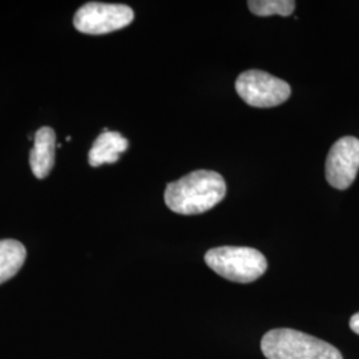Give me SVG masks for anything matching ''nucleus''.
I'll return each instance as SVG.
<instances>
[{"instance_id":"20e7f679","label":"nucleus","mask_w":359,"mask_h":359,"mask_svg":"<svg viewBox=\"0 0 359 359\" xmlns=\"http://www.w3.org/2000/svg\"><path fill=\"white\" fill-rule=\"evenodd\" d=\"M236 90L245 103L256 108L281 105L292 95L286 81L258 69L246 71L237 77Z\"/></svg>"},{"instance_id":"6e6552de","label":"nucleus","mask_w":359,"mask_h":359,"mask_svg":"<svg viewBox=\"0 0 359 359\" xmlns=\"http://www.w3.org/2000/svg\"><path fill=\"white\" fill-rule=\"evenodd\" d=\"M129 142L118 132H109L104 129L103 133L95 140L88 161L90 167H100L104 164H115L118 161L120 154L128 149Z\"/></svg>"},{"instance_id":"9d476101","label":"nucleus","mask_w":359,"mask_h":359,"mask_svg":"<svg viewBox=\"0 0 359 359\" xmlns=\"http://www.w3.org/2000/svg\"><path fill=\"white\" fill-rule=\"evenodd\" d=\"M249 10L257 16H289L294 13L293 0H250L248 1Z\"/></svg>"},{"instance_id":"1a4fd4ad","label":"nucleus","mask_w":359,"mask_h":359,"mask_svg":"<svg viewBox=\"0 0 359 359\" xmlns=\"http://www.w3.org/2000/svg\"><path fill=\"white\" fill-rule=\"evenodd\" d=\"M26 257L25 245L16 240H0V285L22 269Z\"/></svg>"},{"instance_id":"9b49d317","label":"nucleus","mask_w":359,"mask_h":359,"mask_svg":"<svg viewBox=\"0 0 359 359\" xmlns=\"http://www.w3.org/2000/svg\"><path fill=\"white\" fill-rule=\"evenodd\" d=\"M350 329L359 335V313L354 314L350 320Z\"/></svg>"},{"instance_id":"7ed1b4c3","label":"nucleus","mask_w":359,"mask_h":359,"mask_svg":"<svg viewBox=\"0 0 359 359\" xmlns=\"http://www.w3.org/2000/svg\"><path fill=\"white\" fill-rule=\"evenodd\" d=\"M206 265L231 283H250L268 269L265 256L253 248L221 246L208 250Z\"/></svg>"},{"instance_id":"f257e3e1","label":"nucleus","mask_w":359,"mask_h":359,"mask_svg":"<svg viewBox=\"0 0 359 359\" xmlns=\"http://www.w3.org/2000/svg\"><path fill=\"white\" fill-rule=\"evenodd\" d=\"M226 194L222 176L213 170H194L182 179L168 184L165 204L179 215H201L219 204Z\"/></svg>"},{"instance_id":"39448f33","label":"nucleus","mask_w":359,"mask_h":359,"mask_svg":"<svg viewBox=\"0 0 359 359\" xmlns=\"http://www.w3.org/2000/svg\"><path fill=\"white\" fill-rule=\"evenodd\" d=\"M133 18V10L126 4L92 1L77 10L74 16V26L83 34L104 35L129 26Z\"/></svg>"},{"instance_id":"423d86ee","label":"nucleus","mask_w":359,"mask_h":359,"mask_svg":"<svg viewBox=\"0 0 359 359\" xmlns=\"http://www.w3.org/2000/svg\"><path fill=\"white\" fill-rule=\"evenodd\" d=\"M359 170V140L353 136L334 144L326 160V180L335 189H347Z\"/></svg>"},{"instance_id":"f03ea898","label":"nucleus","mask_w":359,"mask_h":359,"mask_svg":"<svg viewBox=\"0 0 359 359\" xmlns=\"http://www.w3.org/2000/svg\"><path fill=\"white\" fill-rule=\"evenodd\" d=\"M261 350L268 359H344L333 345L294 329H273L262 337Z\"/></svg>"},{"instance_id":"0eeeda50","label":"nucleus","mask_w":359,"mask_h":359,"mask_svg":"<svg viewBox=\"0 0 359 359\" xmlns=\"http://www.w3.org/2000/svg\"><path fill=\"white\" fill-rule=\"evenodd\" d=\"M34 142V148L29 154V165L36 179H46L55 164V130L50 127L39 129Z\"/></svg>"}]
</instances>
